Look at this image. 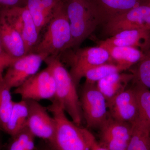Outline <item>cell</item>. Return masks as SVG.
Here are the masks:
<instances>
[{"instance_id": "1", "label": "cell", "mask_w": 150, "mask_h": 150, "mask_svg": "<svg viewBox=\"0 0 150 150\" xmlns=\"http://www.w3.org/2000/svg\"><path fill=\"white\" fill-rule=\"evenodd\" d=\"M44 62L51 70L55 81L56 93L53 100L62 106L72 121L81 126L83 119L79 95L69 71L59 56H49Z\"/></svg>"}, {"instance_id": "2", "label": "cell", "mask_w": 150, "mask_h": 150, "mask_svg": "<svg viewBox=\"0 0 150 150\" xmlns=\"http://www.w3.org/2000/svg\"><path fill=\"white\" fill-rule=\"evenodd\" d=\"M64 1L47 25L44 35L33 51L46 57L59 56L71 49L72 34Z\"/></svg>"}, {"instance_id": "3", "label": "cell", "mask_w": 150, "mask_h": 150, "mask_svg": "<svg viewBox=\"0 0 150 150\" xmlns=\"http://www.w3.org/2000/svg\"><path fill=\"white\" fill-rule=\"evenodd\" d=\"M51 101L47 109L56 122L54 137L48 143L51 148L54 150H90L85 128L70 120L58 102Z\"/></svg>"}, {"instance_id": "4", "label": "cell", "mask_w": 150, "mask_h": 150, "mask_svg": "<svg viewBox=\"0 0 150 150\" xmlns=\"http://www.w3.org/2000/svg\"><path fill=\"white\" fill-rule=\"evenodd\" d=\"M67 50L59 56L61 61L70 66L69 73L77 86L85 73L98 65L111 63L106 49L99 46Z\"/></svg>"}, {"instance_id": "5", "label": "cell", "mask_w": 150, "mask_h": 150, "mask_svg": "<svg viewBox=\"0 0 150 150\" xmlns=\"http://www.w3.org/2000/svg\"><path fill=\"white\" fill-rule=\"evenodd\" d=\"M66 6L71 31V49H76L100 24L85 0H67Z\"/></svg>"}, {"instance_id": "6", "label": "cell", "mask_w": 150, "mask_h": 150, "mask_svg": "<svg viewBox=\"0 0 150 150\" xmlns=\"http://www.w3.org/2000/svg\"><path fill=\"white\" fill-rule=\"evenodd\" d=\"M79 97L83 120L88 128L98 130L109 116L107 100L96 84L84 83Z\"/></svg>"}, {"instance_id": "7", "label": "cell", "mask_w": 150, "mask_h": 150, "mask_svg": "<svg viewBox=\"0 0 150 150\" xmlns=\"http://www.w3.org/2000/svg\"><path fill=\"white\" fill-rule=\"evenodd\" d=\"M56 83L51 70L47 67L30 77L15 88L14 93L21 99L38 101L52 100L55 97Z\"/></svg>"}, {"instance_id": "8", "label": "cell", "mask_w": 150, "mask_h": 150, "mask_svg": "<svg viewBox=\"0 0 150 150\" xmlns=\"http://www.w3.org/2000/svg\"><path fill=\"white\" fill-rule=\"evenodd\" d=\"M6 18L21 36L26 54L32 53L40 40V33L25 6L2 8Z\"/></svg>"}, {"instance_id": "9", "label": "cell", "mask_w": 150, "mask_h": 150, "mask_svg": "<svg viewBox=\"0 0 150 150\" xmlns=\"http://www.w3.org/2000/svg\"><path fill=\"white\" fill-rule=\"evenodd\" d=\"M104 25V31L109 37L129 30H150V6L143 4L112 19Z\"/></svg>"}, {"instance_id": "10", "label": "cell", "mask_w": 150, "mask_h": 150, "mask_svg": "<svg viewBox=\"0 0 150 150\" xmlns=\"http://www.w3.org/2000/svg\"><path fill=\"white\" fill-rule=\"evenodd\" d=\"M46 57L30 53L17 59L7 69L2 79L11 89L18 87L30 77L38 72Z\"/></svg>"}, {"instance_id": "11", "label": "cell", "mask_w": 150, "mask_h": 150, "mask_svg": "<svg viewBox=\"0 0 150 150\" xmlns=\"http://www.w3.org/2000/svg\"><path fill=\"white\" fill-rule=\"evenodd\" d=\"M98 143L109 150H127L132 134V124L109 116L98 129Z\"/></svg>"}, {"instance_id": "12", "label": "cell", "mask_w": 150, "mask_h": 150, "mask_svg": "<svg viewBox=\"0 0 150 150\" xmlns=\"http://www.w3.org/2000/svg\"><path fill=\"white\" fill-rule=\"evenodd\" d=\"M28 106V114L26 127L35 137L50 143L56 130V122L49 114L47 107L38 101L25 100Z\"/></svg>"}, {"instance_id": "13", "label": "cell", "mask_w": 150, "mask_h": 150, "mask_svg": "<svg viewBox=\"0 0 150 150\" xmlns=\"http://www.w3.org/2000/svg\"><path fill=\"white\" fill-rule=\"evenodd\" d=\"M107 103L109 116L115 120L132 124L139 117L138 100L133 87L107 100Z\"/></svg>"}, {"instance_id": "14", "label": "cell", "mask_w": 150, "mask_h": 150, "mask_svg": "<svg viewBox=\"0 0 150 150\" xmlns=\"http://www.w3.org/2000/svg\"><path fill=\"white\" fill-rule=\"evenodd\" d=\"M99 24L141 5L147 0H85Z\"/></svg>"}, {"instance_id": "15", "label": "cell", "mask_w": 150, "mask_h": 150, "mask_svg": "<svg viewBox=\"0 0 150 150\" xmlns=\"http://www.w3.org/2000/svg\"><path fill=\"white\" fill-rule=\"evenodd\" d=\"M0 42L8 54L15 59L26 55L24 42L20 33L0 10Z\"/></svg>"}, {"instance_id": "16", "label": "cell", "mask_w": 150, "mask_h": 150, "mask_svg": "<svg viewBox=\"0 0 150 150\" xmlns=\"http://www.w3.org/2000/svg\"><path fill=\"white\" fill-rule=\"evenodd\" d=\"M101 41L113 46L133 47L145 52L150 48V30L136 29L124 30Z\"/></svg>"}, {"instance_id": "17", "label": "cell", "mask_w": 150, "mask_h": 150, "mask_svg": "<svg viewBox=\"0 0 150 150\" xmlns=\"http://www.w3.org/2000/svg\"><path fill=\"white\" fill-rule=\"evenodd\" d=\"M65 0H25V6L40 33Z\"/></svg>"}, {"instance_id": "18", "label": "cell", "mask_w": 150, "mask_h": 150, "mask_svg": "<svg viewBox=\"0 0 150 150\" xmlns=\"http://www.w3.org/2000/svg\"><path fill=\"white\" fill-rule=\"evenodd\" d=\"M98 44V46L107 50L111 63L118 65L125 71L137 65L144 54V52L133 47L109 45L101 40Z\"/></svg>"}, {"instance_id": "19", "label": "cell", "mask_w": 150, "mask_h": 150, "mask_svg": "<svg viewBox=\"0 0 150 150\" xmlns=\"http://www.w3.org/2000/svg\"><path fill=\"white\" fill-rule=\"evenodd\" d=\"M134 78L131 72L116 73L98 81L96 85L107 101L126 90Z\"/></svg>"}, {"instance_id": "20", "label": "cell", "mask_w": 150, "mask_h": 150, "mask_svg": "<svg viewBox=\"0 0 150 150\" xmlns=\"http://www.w3.org/2000/svg\"><path fill=\"white\" fill-rule=\"evenodd\" d=\"M28 110L27 101L21 99L15 102L10 116L3 131L11 137L15 136L26 128Z\"/></svg>"}, {"instance_id": "21", "label": "cell", "mask_w": 150, "mask_h": 150, "mask_svg": "<svg viewBox=\"0 0 150 150\" xmlns=\"http://www.w3.org/2000/svg\"><path fill=\"white\" fill-rule=\"evenodd\" d=\"M132 125V134L127 150H150V126L140 117Z\"/></svg>"}, {"instance_id": "22", "label": "cell", "mask_w": 150, "mask_h": 150, "mask_svg": "<svg viewBox=\"0 0 150 150\" xmlns=\"http://www.w3.org/2000/svg\"><path fill=\"white\" fill-rule=\"evenodd\" d=\"M15 101L12 99L11 89L0 78V129L4 130L8 121Z\"/></svg>"}, {"instance_id": "23", "label": "cell", "mask_w": 150, "mask_h": 150, "mask_svg": "<svg viewBox=\"0 0 150 150\" xmlns=\"http://www.w3.org/2000/svg\"><path fill=\"white\" fill-rule=\"evenodd\" d=\"M125 71L118 65L112 63H106L90 69L85 73V83L96 84L98 81L115 73Z\"/></svg>"}, {"instance_id": "24", "label": "cell", "mask_w": 150, "mask_h": 150, "mask_svg": "<svg viewBox=\"0 0 150 150\" xmlns=\"http://www.w3.org/2000/svg\"><path fill=\"white\" fill-rule=\"evenodd\" d=\"M131 72L134 75L133 82L150 89V48Z\"/></svg>"}, {"instance_id": "25", "label": "cell", "mask_w": 150, "mask_h": 150, "mask_svg": "<svg viewBox=\"0 0 150 150\" xmlns=\"http://www.w3.org/2000/svg\"><path fill=\"white\" fill-rule=\"evenodd\" d=\"M133 88L138 100L139 117L150 126V89L136 83Z\"/></svg>"}, {"instance_id": "26", "label": "cell", "mask_w": 150, "mask_h": 150, "mask_svg": "<svg viewBox=\"0 0 150 150\" xmlns=\"http://www.w3.org/2000/svg\"><path fill=\"white\" fill-rule=\"evenodd\" d=\"M11 138L7 150H35V137L27 127Z\"/></svg>"}, {"instance_id": "27", "label": "cell", "mask_w": 150, "mask_h": 150, "mask_svg": "<svg viewBox=\"0 0 150 150\" xmlns=\"http://www.w3.org/2000/svg\"><path fill=\"white\" fill-rule=\"evenodd\" d=\"M17 59L8 54L0 42V78L2 77L4 71L7 69Z\"/></svg>"}, {"instance_id": "28", "label": "cell", "mask_w": 150, "mask_h": 150, "mask_svg": "<svg viewBox=\"0 0 150 150\" xmlns=\"http://www.w3.org/2000/svg\"><path fill=\"white\" fill-rule=\"evenodd\" d=\"M85 131L90 150H109L103 147L100 144L96 138L89 130L85 128Z\"/></svg>"}, {"instance_id": "29", "label": "cell", "mask_w": 150, "mask_h": 150, "mask_svg": "<svg viewBox=\"0 0 150 150\" xmlns=\"http://www.w3.org/2000/svg\"><path fill=\"white\" fill-rule=\"evenodd\" d=\"M25 0H0L1 8H13L25 6Z\"/></svg>"}, {"instance_id": "30", "label": "cell", "mask_w": 150, "mask_h": 150, "mask_svg": "<svg viewBox=\"0 0 150 150\" xmlns=\"http://www.w3.org/2000/svg\"><path fill=\"white\" fill-rule=\"evenodd\" d=\"M35 150H54L51 148L50 145L47 142H44L40 144L37 148L35 149Z\"/></svg>"}, {"instance_id": "31", "label": "cell", "mask_w": 150, "mask_h": 150, "mask_svg": "<svg viewBox=\"0 0 150 150\" xmlns=\"http://www.w3.org/2000/svg\"><path fill=\"white\" fill-rule=\"evenodd\" d=\"M146 4L147 5L150 6V0H147Z\"/></svg>"}, {"instance_id": "32", "label": "cell", "mask_w": 150, "mask_h": 150, "mask_svg": "<svg viewBox=\"0 0 150 150\" xmlns=\"http://www.w3.org/2000/svg\"><path fill=\"white\" fill-rule=\"evenodd\" d=\"M1 142H0V150H1Z\"/></svg>"}, {"instance_id": "33", "label": "cell", "mask_w": 150, "mask_h": 150, "mask_svg": "<svg viewBox=\"0 0 150 150\" xmlns=\"http://www.w3.org/2000/svg\"><path fill=\"white\" fill-rule=\"evenodd\" d=\"M1 7L0 6V10H1Z\"/></svg>"}]
</instances>
